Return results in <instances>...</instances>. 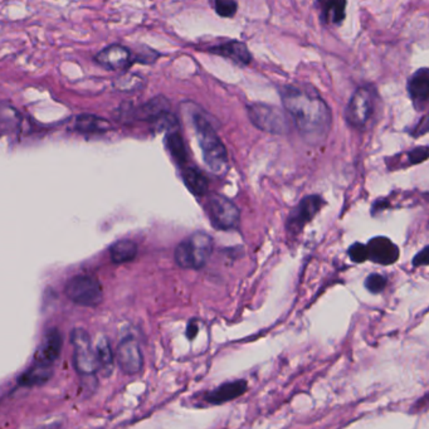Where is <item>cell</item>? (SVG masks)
Segmentation results:
<instances>
[{"mask_svg":"<svg viewBox=\"0 0 429 429\" xmlns=\"http://www.w3.org/2000/svg\"><path fill=\"white\" fill-rule=\"evenodd\" d=\"M282 102L308 143H321L331 128V112L326 102L308 86L287 85L281 89Z\"/></svg>","mask_w":429,"mask_h":429,"instance_id":"6da1fadb","label":"cell"},{"mask_svg":"<svg viewBox=\"0 0 429 429\" xmlns=\"http://www.w3.org/2000/svg\"><path fill=\"white\" fill-rule=\"evenodd\" d=\"M191 120L196 128L203 159L208 169L211 170L213 174H226L228 170V154L222 140L213 128L212 122L208 120L204 112L198 110L193 112Z\"/></svg>","mask_w":429,"mask_h":429,"instance_id":"7a4b0ae2","label":"cell"},{"mask_svg":"<svg viewBox=\"0 0 429 429\" xmlns=\"http://www.w3.org/2000/svg\"><path fill=\"white\" fill-rule=\"evenodd\" d=\"M212 236L196 232L176 246L174 258L176 265L184 270H201L213 253Z\"/></svg>","mask_w":429,"mask_h":429,"instance_id":"3957f363","label":"cell"},{"mask_svg":"<svg viewBox=\"0 0 429 429\" xmlns=\"http://www.w3.org/2000/svg\"><path fill=\"white\" fill-rule=\"evenodd\" d=\"M66 295L71 301L86 308L99 306L104 298L100 281L92 276H76L66 285Z\"/></svg>","mask_w":429,"mask_h":429,"instance_id":"277c9868","label":"cell"},{"mask_svg":"<svg viewBox=\"0 0 429 429\" xmlns=\"http://www.w3.org/2000/svg\"><path fill=\"white\" fill-rule=\"evenodd\" d=\"M247 110L249 120L262 131L280 135L290 131L286 115L280 108L265 104H252L247 107Z\"/></svg>","mask_w":429,"mask_h":429,"instance_id":"5b68a950","label":"cell"},{"mask_svg":"<svg viewBox=\"0 0 429 429\" xmlns=\"http://www.w3.org/2000/svg\"><path fill=\"white\" fill-rule=\"evenodd\" d=\"M208 217L211 223L221 231L237 228L241 221L239 208L227 196L212 194L207 201Z\"/></svg>","mask_w":429,"mask_h":429,"instance_id":"8992f818","label":"cell"},{"mask_svg":"<svg viewBox=\"0 0 429 429\" xmlns=\"http://www.w3.org/2000/svg\"><path fill=\"white\" fill-rule=\"evenodd\" d=\"M71 343L74 345V365L81 375H92L100 370L95 349H92L90 335L84 329H74L71 333Z\"/></svg>","mask_w":429,"mask_h":429,"instance_id":"52a82bcc","label":"cell"},{"mask_svg":"<svg viewBox=\"0 0 429 429\" xmlns=\"http://www.w3.org/2000/svg\"><path fill=\"white\" fill-rule=\"evenodd\" d=\"M323 206L320 196H305L296 207L292 209L287 218V231L291 234H298L308 222L320 212Z\"/></svg>","mask_w":429,"mask_h":429,"instance_id":"ba28073f","label":"cell"},{"mask_svg":"<svg viewBox=\"0 0 429 429\" xmlns=\"http://www.w3.org/2000/svg\"><path fill=\"white\" fill-rule=\"evenodd\" d=\"M374 112V100L369 89H359L351 97L346 110V118L351 126L361 128L366 126Z\"/></svg>","mask_w":429,"mask_h":429,"instance_id":"9c48e42d","label":"cell"},{"mask_svg":"<svg viewBox=\"0 0 429 429\" xmlns=\"http://www.w3.org/2000/svg\"><path fill=\"white\" fill-rule=\"evenodd\" d=\"M116 360L125 374L133 375L140 373L143 366V355L138 341L131 338L121 341L117 348Z\"/></svg>","mask_w":429,"mask_h":429,"instance_id":"30bf717a","label":"cell"},{"mask_svg":"<svg viewBox=\"0 0 429 429\" xmlns=\"http://www.w3.org/2000/svg\"><path fill=\"white\" fill-rule=\"evenodd\" d=\"M368 248V260L374 263L389 266L397 262L399 258V248L392 239L388 237H374L366 244Z\"/></svg>","mask_w":429,"mask_h":429,"instance_id":"8fae6325","label":"cell"},{"mask_svg":"<svg viewBox=\"0 0 429 429\" xmlns=\"http://www.w3.org/2000/svg\"><path fill=\"white\" fill-rule=\"evenodd\" d=\"M96 62L108 71L122 72L133 64V54L128 48L113 44L102 49L100 54L96 56Z\"/></svg>","mask_w":429,"mask_h":429,"instance_id":"7c38bea8","label":"cell"},{"mask_svg":"<svg viewBox=\"0 0 429 429\" xmlns=\"http://www.w3.org/2000/svg\"><path fill=\"white\" fill-rule=\"evenodd\" d=\"M62 336L59 334V330H49L47 334L43 336L41 344L38 346L36 351V363L39 364H46V365H52V363L59 359L61 350H62Z\"/></svg>","mask_w":429,"mask_h":429,"instance_id":"4fadbf2b","label":"cell"},{"mask_svg":"<svg viewBox=\"0 0 429 429\" xmlns=\"http://www.w3.org/2000/svg\"><path fill=\"white\" fill-rule=\"evenodd\" d=\"M246 392H247V382L234 380V382L224 383L221 387L216 388L212 392L208 393L206 400L211 404H223L243 395Z\"/></svg>","mask_w":429,"mask_h":429,"instance_id":"5bb4252c","label":"cell"},{"mask_svg":"<svg viewBox=\"0 0 429 429\" xmlns=\"http://www.w3.org/2000/svg\"><path fill=\"white\" fill-rule=\"evenodd\" d=\"M408 91L409 95L417 106H425L429 97L428 69H419L409 79Z\"/></svg>","mask_w":429,"mask_h":429,"instance_id":"9a60e30c","label":"cell"},{"mask_svg":"<svg viewBox=\"0 0 429 429\" xmlns=\"http://www.w3.org/2000/svg\"><path fill=\"white\" fill-rule=\"evenodd\" d=\"M212 54H219L226 59H232L236 64H249L252 61V56L249 54L248 48L246 44L238 41L223 43L216 47L209 48Z\"/></svg>","mask_w":429,"mask_h":429,"instance_id":"2e32d148","label":"cell"},{"mask_svg":"<svg viewBox=\"0 0 429 429\" xmlns=\"http://www.w3.org/2000/svg\"><path fill=\"white\" fill-rule=\"evenodd\" d=\"M183 181L191 194L196 196H204L208 193L207 176L201 170L193 166H183L181 171Z\"/></svg>","mask_w":429,"mask_h":429,"instance_id":"e0dca14e","label":"cell"},{"mask_svg":"<svg viewBox=\"0 0 429 429\" xmlns=\"http://www.w3.org/2000/svg\"><path fill=\"white\" fill-rule=\"evenodd\" d=\"M321 19L328 24H339L344 21L346 0H318Z\"/></svg>","mask_w":429,"mask_h":429,"instance_id":"ac0fdd59","label":"cell"},{"mask_svg":"<svg viewBox=\"0 0 429 429\" xmlns=\"http://www.w3.org/2000/svg\"><path fill=\"white\" fill-rule=\"evenodd\" d=\"M76 130L82 133H105L111 130V123L95 115H81L76 120Z\"/></svg>","mask_w":429,"mask_h":429,"instance_id":"d6986e66","label":"cell"},{"mask_svg":"<svg viewBox=\"0 0 429 429\" xmlns=\"http://www.w3.org/2000/svg\"><path fill=\"white\" fill-rule=\"evenodd\" d=\"M51 376H52L51 365L36 363L19 378V383L23 387H36L47 382Z\"/></svg>","mask_w":429,"mask_h":429,"instance_id":"ffe728a7","label":"cell"},{"mask_svg":"<svg viewBox=\"0 0 429 429\" xmlns=\"http://www.w3.org/2000/svg\"><path fill=\"white\" fill-rule=\"evenodd\" d=\"M110 255L115 263H126L138 255V246L130 239H121L112 244Z\"/></svg>","mask_w":429,"mask_h":429,"instance_id":"44dd1931","label":"cell"},{"mask_svg":"<svg viewBox=\"0 0 429 429\" xmlns=\"http://www.w3.org/2000/svg\"><path fill=\"white\" fill-rule=\"evenodd\" d=\"M166 145H168L170 154L173 155L175 161L181 165V168L186 166V160H188L186 145H184L181 133L176 130V128H170L169 133L166 136Z\"/></svg>","mask_w":429,"mask_h":429,"instance_id":"7402d4cb","label":"cell"},{"mask_svg":"<svg viewBox=\"0 0 429 429\" xmlns=\"http://www.w3.org/2000/svg\"><path fill=\"white\" fill-rule=\"evenodd\" d=\"M95 351L100 369L105 371L106 375H110L113 370V353L106 338L99 339Z\"/></svg>","mask_w":429,"mask_h":429,"instance_id":"603a6c76","label":"cell"},{"mask_svg":"<svg viewBox=\"0 0 429 429\" xmlns=\"http://www.w3.org/2000/svg\"><path fill=\"white\" fill-rule=\"evenodd\" d=\"M143 86V77L135 74H123L113 81V87L120 92L130 94L140 90Z\"/></svg>","mask_w":429,"mask_h":429,"instance_id":"cb8c5ba5","label":"cell"},{"mask_svg":"<svg viewBox=\"0 0 429 429\" xmlns=\"http://www.w3.org/2000/svg\"><path fill=\"white\" fill-rule=\"evenodd\" d=\"M388 280L385 276L380 275V273H371L368 276L364 281V286L366 290L370 292V293H380L384 291V288L387 287Z\"/></svg>","mask_w":429,"mask_h":429,"instance_id":"d4e9b609","label":"cell"},{"mask_svg":"<svg viewBox=\"0 0 429 429\" xmlns=\"http://www.w3.org/2000/svg\"><path fill=\"white\" fill-rule=\"evenodd\" d=\"M214 6H216V11L218 14L224 18L233 16L238 9V6L234 0H216Z\"/></svg>","mask_w":429,"mask_h":429,"instance_id":"484cf974","label":"cell"},{"mask_svg":"<svg viewBox=\"0 0 429 429\" xmlns=\"http://www.w3.org/2000/svg\"><path fill=\"white\" fill-rule=\"evenodd\" d=\"M348 253H349L350 260L355 262V263H363V262H365L368 260L366 244L359 243V242L351 244Z\"/></svg>","mask_w":429,"mask_h":429,"instance_id":"4316f807","label":"cell"},{"mask_svg":"<svg viewBox=\"0 0 429 429\" xmlns=\"http://www.w3.org/2000/svg\"><path fill=\"white\" fill-rule=\"evenodd\" d=\"M428 158V148L427 146H422V148H417L409 151L408 161L410 165L420 164L423 163Z\"/></svg>","mask_w":429,"mask_h":429,"instance_id":"83f0119b","label":"cell"},{"mask_svg":"<svg viewBox=\"0 0 429 429\" xmlns=\"http://www.w3.org/2000/svg\"><path fill=\"white\" fill-rule=\"evenodd\" d=\"M428 252L429 247L425 246L419 253L414 256L413 263L414 267H424V266H428Z\"/></svg>","mask_w":429,"mask_h":429,"instance_id":"f1b7e54d","label":"cell"},{"mask_svg":"<svg viewBox=\"0 0 429 429\" xmlns=\"http://www.w3.org/2000/svg\"><path fill=\"white\" fill-rule=\"evenodd\" d=\"M198 331H199V329H198V321H196V318H193V320H191L189 323H188V328H186V338L189 340H194L196 334H198Z\"/></svg>","mask_w":429,"mask_h":429,"instance_id":"f546056e","label":"cell"}]
</instances>
